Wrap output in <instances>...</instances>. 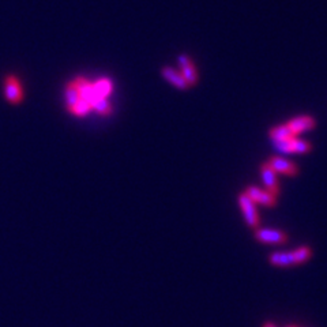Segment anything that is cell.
Returning a JSON list of instances; mask_svg holds the SVG:
<instances>
[{"mask_svg": "<svg viewBox=\"0 0 327 327\" xmlns=\"http://www.w3.org/2000/svg\"><path fill=\"white\" fill-rule=\"evenodd\" d=\"M312 255V250L308 245H302L296 250L288 252H273L269 255L270 265L277 267H291V266L302 265L307 262Z\"/></svg>", "mask_w": 327, "mask_h": 327, "instance_id": "1", "label": "cell"}, {"mask_svg": "<svg viewBox=\"0 0 327 327\" xmlns=\"http://www.w3.org/2000/svg\"><path fill=\"white\" fill-rule=\"evenodd\" d=\"M239 204H240L243 214H244L245 222L248 224L251 228H259V214L256 210V203L251 199L245 192H241L239 195Z\"/></svg>", "mask_w": 327, "mask_h": 327, "instance_id": "2", "label": "cell"}, {"mask_svg": "<svg viewBox=\"0 0 327 327\" xmlns=\"http://www.w3.org/2000/svg\"><path fill=\"white\" fill-rule=\"evenodd\" d=\"M254 235L256 240L265 244H282L288 240V235L285 232L271 228H256Z\"/></svg>", "mask_w": 327, "mask_h": 327, "instance_id": "3", "label": "cell"}, {"mask_svg": "<svg viewBox=\"0 0 327 327\" xmlns=\"http://www.w3.org/2000/svg\"><path fill=\"white\" fill-rule=\"evenodd\" d=\"M244 192L251 199L254 200L256 204L262 203L265 206H274L277 203V196L274 194H271L270 191L267 189H262L256 185H248L244 189Z\"/></svg>", "mask_w": 327, "mask_h": 327, "instance_id": "4", "label": "cell"}, {"mask_svg": "<svg viewBox=\"0 0 327 327\" xmlns=\"http://www.w3.org/2000/svg\"><path fill=\"white\" fill-rule=\"evenodd\" d=\"M277 172L271 168L269 163H265L261 165V176L263 180V184L266 185V189L270 191L271 194L278 196L280 194V185H278V179H277Z\"/></svg>", "mask_w": 327, "mask_h": 327, "instance_id": "5", "label": "cell"}, {"mask_svg": "<svg viewBox=\"0 0 327 327\" xmlns=\"http://www.w3.org/2000/svg\"><path fill=\"white\" fill-rule=\"evenodd\" d=\"M179 66L180 72L184 77L185 82L188 83V86H194L198 82V72L195 70V66L192 60L187 55H180L179 56Z\"/></svg>", "mask_w": 327, "mask_h": 327, "instance_id": "6", "label": "cell"}, {"mask_svg": "<svg viewBox=\"0 0 327 327\" xmlns=\"http://www.w3.org/2000/svg\"><path fill=\"white\" fill-rule=\"evenodd\" d=\"M267 163L270 164L271 168L274 169L277 173H285L289 174V176H296L297 172H299V168L296 166V164H293L292 161H289V160L278 157V156L270 157Z\"/></svg>", "mask_w": 327, "mask_h": 327, "instance_id": "7", "label": "cell"}, {"mask_svg": "<svg viewBox=\"0 0 327 327\" xmlns=\"http://www.w3.org/2000/svg\"><path fill=\"white\" fill-rule=\"evenodd\" d=\"M288 127L291 128V131L293 135H296L303 131H308L315 127V120L311 116H307V115H302V116H297V118L291 119L289 122L286 123Z\"/></svg>", "mask_w": 327, "mask_h": 327, "instance_id": "8", "label": "cell"}, {"mask_svg": "<svg viewBox=\"0 0 327 327\" xmlns=\"http://www.w3.org/2000/svg\"><path fill=\"white\" fill-rule=\"evenodd\" d=\"M4 97L5 100L11 104H16L22 100V89L20 83L16 81L15 78H7L4 85Z\"/></svg>", "mask_w": 327, "mask_h": 327, "instance_id": "9", "label": "cell"}, {"mask_svg": "<svg viewBox=\"0 0 327 327\" xmlns=\"http://www.w3.org/2000/svg\"><path fill=\"white\" fill-rule=\"evenodd\" d=\"M161 74H163V77L165 78L170 85H173L174 87H177L180 90H185V89H188L189 87L188 83L185 82L184 77L181 75V72L176 71L172 67H164Z\"/></svg>", "mask_w": 327, "mask_h": 327, "instance_id": "10", "label": "cell"}, {"mask_svg": "<svg viewBox=\"0 0 327 327\" xmlns=\"http://www.w3.org/2000/svg\"><path fill=\"white\" fill-rule=\"evenodd\" d=\"M74 82H75L78 92H79V97H81L82 100L89 102L90 105H93V102L96 101L98 97L96 96V93H94L92 82H87L86 79H83V78H79V79Z\"/></svg>", "mask_w": 327, "mask_h": 327, "instance_id": "11", "label": "cell"}, {"mask_svg": "<svg viewBox=\"0 0 327 327\" xmlns=\"http://www.w3.org/2000/svg\"><path fill=\"white\" fill-rule=\"evenodd\" d=\"M269 137L271 138L273 142H281V141H286V139H291L296 135H293L291 131V128L288 127V124H280L273 127L269 131Z\"/></svg>", "mask_w": 327, "mask_h": 327, "instance_id": "12", "label": "cell"}, {"mask_svg": "<svg viewBox=\"0 0 327 327\" xmlns=\"http://www.w3.org/2000/svg\"><path fill=\"white\" fill-rule=\"evenodd\" d=\"M93 89H94V93H96V96H97L98 98H108V96L112 93L113 85L109 79L102 78L100 81L93 83Z\"/></svg>", "mask_w": 327, "mask_h": 327, "instance_id": "13", "label": "cell"}, {"mask_svg": "<svg viewBox=\"0 0 327 327\" xmlns=\"http://www.w3.org/2000/svg\"><path fill=\"white\" fill-rule=\"evenodd\" d=\"M79 92H78L77 85H75V82H72L70 83L66 89V102L67 105H68V109L72 108L78 101H79Z\"/></svg>", "mask_w": 327, "mask_h": 327, "instance_id": "14", "label": "cell"}, {"mask_svg": "<svg viewBox=\"0 0 327 327\" xmlns=\"http://www.w3.org/2000/svg\"><path fill=\"white\" fill-rule=\"evenodd\" d=\"M291 146H292V153H308L312 149L311 143L299 139L296 137H293L291 139Z\"/></svg>", "mask_w": 327, "mask_h": 327, "instance_id": "15", "label": "cell"}, {"mask_svg": "<svg viewBox=\"0 0 327 327\" xmlns=\"http://www.w3.org/2000/svg\"><path fill=\"white\" fill-rule=\"evenodd\" d=\"M92 109H94L100 115H109L112 111V105H111L108 98H97L96 101L93 102Z\"/></svg>", "mask_w": 327, "mask_h": 327, "instance_id": "16", "label": "cell"}, {"mask_svg": "<svg viewBox=\"0 0 327 327\" xmlns=\"http://www.w3.org/2000/svg\"><path fill=\"white\" fill-rule=\"evenodd\" d=\"M70 111H71L74 115H77V116H86L87 113L92 111V105L87 101H85V100L79 98V101H78L74 107L70 108Z\"/></svg>", "mask_w": 327, "mask_h": 327, "instance_id": "17", "label": "cell"}, {"mask_svg": "<svg viewBox=\"0 0 327 327\" xmlns=\"http://www.w3.org/2000/svg\"><path fill=\"white\" fill-rule=\"evenodd\" d=\"M262 327H277L276 325H274V323H271V322H266L265 325H263V326Z\"/></svg>", "mask_w": 327, "mask_h": 327, "instance_id": "18", "label": "cell"}, {"mask_svg": "<svg viewBox=\"0 0 327 327\" xmlns=\"http://www.w3.org/2000/svg\"><path fill=\"white\" fill-rule=\"evenodd\" d=\"M286 327H297V326H292V325H291V326H286Z\"/></svg>", "mask_w": 327, "mask_h": 327, "instance_id": "19", "label": "cell"}]
</instances>
